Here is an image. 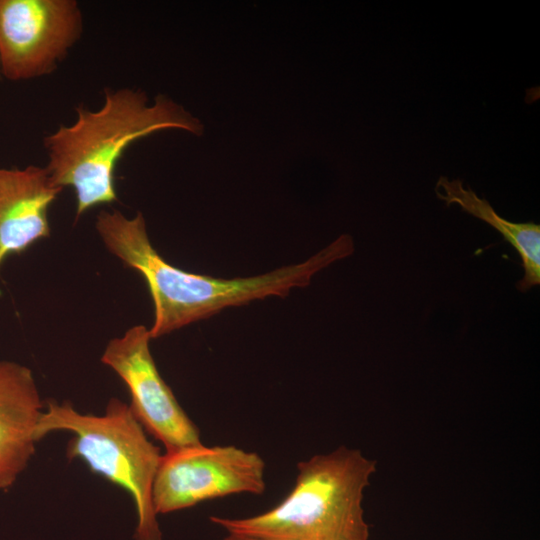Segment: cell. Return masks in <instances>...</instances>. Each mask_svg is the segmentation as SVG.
<instances>
[{"label":"cell","instance_id":"obj_2","mask_svg":"<svg viewBox=\"0 0 540 540\" xmlns=\"http://www.w3.org/2000/svg\"><path fill=\"white\" fill-rule=\"evenodd\" d=\"M75 112L76 120L45 135L43 146L53 183L74 191L76 220L118 201L115 171L132 143L164 129L202 132L199 120L170 98L159 95L149 105L143 91L131 88H105L99 109L79 105Z\"/></svg>","mask_w":540,"mask_h":540},{"label":"cell","instance_id":"obj_7","mask_svg":"<svg viewBox=\"0 0 540 540\" xmlns=\"http://www.w3.org/2000/svg\"><path fill=\"white\" fill-rule=\"evenodd\" d=\"M151 340L147 327L135 325L108 342L101 362L125 383L131 398L130 409L166 452L201 444L199 429L156 367Z\"/></svg>","mask_w":540,"mask_h":540},{"label":"cell","instance_id":"obj_3","mask_svg":"<svg viewBox=\"0 0 540 540\" xmlns=\"http://www.w3.org/2000/svg\"><path fill=\"white\" fill-rule=\"evenodd\" d=\"M295 485L275 507L245 518L210 516L227 534L257 540H369L362 506L376 462L341 446L297 464Z\"/></svg>","mask_w":540,"mask_h":540},{"label":"cell","instance_id":"obj_9","mask_svg":"<svg viewBox=\"0 0 540 540\" xmlns=\"http://www.w3.org/2000/svg\"><path fill=\"white\" fill-rule=\"evenodd\" d=\"M43 411L31 369L0 361V490L10 488L33 457Z\"/></svg>","mask_w":540,"mask_h":540},{"label":"cell","instance_id":"obj_11","mask_svg":"<svg viewBox=\"0 0 540 540\" xmlns=\"http://www.w3.org/2000/svg\"><path fill=\"white\" fill-rule=\"evenodd\" d=\"M222 540H257V539L249 538L245 536L227 534Z\"/></svg>","mask_w":540,"mask_h":540},{"label":"cell","instance_id":"obj_12","mask_svg":"<svg viewBox=\"0 0 540 540\" xmlns=\"http://www.w3.org/2000/svg\"><path fill=\"white\" fill-rule=\"evenodd\" d=\"M2 79H3V78H2V75H1V71H0V81H1Z\"/></svg>","mask_w":540,"mask_h":540},{"label":"cell","instance_id":"obj_1","mask_svg":"<svg viewBox=\"0 0 540 540\" xmlns=\"http://www.w3.org/2000/svg\"><path fill=\"white\" fill-rule=\"evenodd\" d=\"M95 228L107 250L144 278L154 305L151 339L227 307L271 296L285 297L292 289L308 286L316 273L354 252L352 237L344 234L303 262L256 276L224 279L187 272L168 263L153 247L141 212L128 218L119 210H102L96 216Z\"/></svg>","mask_w":540,"mask_h":540},{"label":"cell","instance_id":"obj_4","mask_svg":"<svg viewBox=\"0 0 540 540\" xmlns=\"http://www.w3.org/2000/svg\"><path fill=\"white\" fill-rule=\"evenodd\" d=\"M54 431L74 436L67 445V457L82 460L89 469L129 493L137 512L135 540H162L152 503V486L162 458L160 448L130 406L111 398L103 415L82 414L69 402H46L36 428L40 441Z\"/></svg>","mask_w":540,"mask_h":540},{"label":"cell","instance_id":"obj_8","mask_svg":"<svg viewBox=\"0 0 540 540\" xmlns=\"http://www.w3.org/2000/svg\"><path fill=\"white\" fill-rule=\"evenodd\" d=\"M62 190L45 167H0V271L9 256L50 236L48 211Z\"/></svg>","mask_w":540,"mask_h":540},{"label":"cell","instance_id":"obj_5","mask_svg":"<svg viewBox=\"0 0 540 540\" xmlns=\"http://www.w3.org/2000/svg\"><path fill=\"white\" fill-rule=\"evenodd\" d=\"M265 489V462L258 453L201 443L162 455L152 503L157 515L167 514L233 494L262 495Z\"/></svg>","mask_w":540,"mask_h":540},{"label":"cell","instance_id":"obj_6","mask_svg":"<svg viewBox=\"0 0 540 540\" xmlns=\"http://www.w3.org/2000/svg\"><path fill=\"white\" fill-rule=\"evenodd\" d=\"M82 32L75 0H0L2 78L23 81L51 74Z\"/></svg>","mask_w":540,"mask_h":540},{"label":"cell","instance_id":"obj_10","mask_svg":"<svg viewBox=\"0 0 540 540\" xmlns=\"http://www.w3.org/2000/svg\"><path fill=\"white\" fill-rule=\"evenodd\" d=\"M437 197L447 206L458 205L466 213L488 223L518 252L524 276L517 282L522 293L540 284V226L534 222L514 223L500 217L490 203L480 198L459 179L440 177L436 183Z\"/></svg>","mask_w":540,"mask_h":540}]
</instances>
